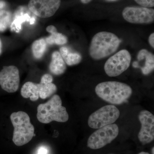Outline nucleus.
Returning <instances> with one entry per match:
<instances>
[{"label":"nucleus","mask_w":154,"mask_h":154,"mask_svg":"<svg viewBox=\"0 0 154 154\" xmlns=\"http://www.w3.org/2000/svg\"><path fill=\"white\" fill-rule=\"evenodd\" d=\"M120 112L114 105L103 106L89 116L88 124L91 128H99L113 124L119 117Z\"/></svg>","instance_id":"423d86ee"},{"label":"nucleus","mask_w":154,"mask_h":154,"mask_svg":"<svg viewBox=\"0 0 154 154\" xmlns=\"http://www.w3.org/2000/svg\"><path fill=\"white\" fill-rule=\"evenodd\" d=\"M121 41L114 33L102 31L94 35L89 48V53L92 58L102 59L116 52Z\"/></svg>","instance_id":"f03ea898"},{"label":"nucleus","mask_w":154,"mask_h":154,"mask_svg":"<svg viewBox=\"0 0 154 154\" xmlns=\"http://www.w3.org/2000/svg\"><path fill=\"white\" fill-rule=\"evenodd\" d=\"M3 5V4H2V3H0V8H2Z\"/></svg>","instance_id":"bb28decb"},{"label":"nucleus","mask_w":154,"mask_h":154,"mask_svg":"<svg viewBox=\"0 0 154 154\" xmlns=\"http://www.w3.org/2000/svg\"></svg>","instance_id":"c85d7f7f"},{"label":"nucleus","mask_w":154,"mask_h":154,"mask_svg":"<svg viewBox=\"0 0 154 154\" xmlns=\"http://www.w3.org/2000/svg\"><path fill=\"white\" fill-rule=\"evenodd\" d=\"M10 118L14 128L13 142L18 146L28 143L34 136L35 128L28 113L22 111L14 112Z\"/></svg>","instance_id":"20e7f679"},{"label":"nucleus","mask_w":154,"mask_h":154,"mask_svg":"<svg viewBox=\"0 0 154 154\" xmlns=\"http://www.w3.org/2000/svg\"><path fill=\"white\" fill-rule=\"evenodd\" d=\"M38 154H47V150L44 148H41L38 150Z\"/></svg>","instance_id":"4be33fe9"},{"label":"nucleus","mask_w":154,"mask_h":154,"mask_svg":"<svg viewBox=\"0 0 154 154\" xmlns=\"http://www.w3.org/2000/svg\"><path fill=\"white\" fill-rule=\"evenodd\" d=\"M20 84L19 69L15 66H3L0 71V86L9 93L17 92Z\"/></svg>","instance_id":"9b49d317"},{"label":"nucleus","mask_w":154,"mask_h":154,"mask_svg":"<svg viewBox=\"0 0 154 154\" xmlns=\"http://www.w3.org/2000/svg\"><path fill=\"white\" fill-rule=\"evenodd\" d=\"M140 51L146 59L145 64L143 67L141 68L142 72L144 75H149L154 70V55L146 49H143Z\"/></svg>","instance_id":"dca6fc26"},{"label":"nucleus","mask_w":154,"mask_h":154,"mask_svg":"<svg viewBox=\"0 0 154 154\" xmlns=\"http://www.w3.org/2000/svg\"><path fill=\"white\" fill-rule=\"evenodd\" d=\"M119 133L118 125L112 124L102 127L90 136L87 146L92 149H98L110 143L117 137Z\"/></svg>","instance_id":"0eeeda50"},{"label":"nucleus","mask_w":154,"mask_h":154,"mask_svg":"<svg viewBox=\"0 0 154 154\" xmlns=\"http://www.w3.org/2000/svg\"><path fill=\"white\" fill-rule=\"evenodd\" d=\"M49 69L51 72L56 75L63 74L66 70V63L59 51L53 52Z\"/></svg>","instance_id":"ddd939ff"},{"label":"nucleus","mask_w":154,"mask_h":154,"mask_svg":"<svg viewBox=\"0 0 154 154\" xmlns=\"http://www.w3.org/2000/svg\"><path fill=\"white\" fill-rule=\"evenodd\" d=\"M12 14L8 11H0V32L7 30L11 24Z\"/></svg>","instance_id":"a211bd4d"},{"label":"nucleus","mask_w":154,"mask_h":154,"mask_svg":"<svg viewBox=\"0 0 154 154\" xmlns=\"http://www.w3.org/2000/svg\"><path fill=\"white\" fill-rule=\"evenodd\" d=\"M149 42L152 48H154V33H152L149 37Z\"/></svg>","instance_id":"aec40b11"},{"label":"nucleus","mask_w":154,"mask_h":154,"mask_svg":"<svg viewBox=\"0 0 154 154\" xmlns=\"http://www.w3.org/2000/svg\"><path fill=\"white\" fill-rule=\"evenodd\" d=\"M51 75L45 74L42 77L39 84L28 82L24 84L21 90V96L25 99L30 98L33 102L39 98L45 99L54 95L57 91V88L52 83Z\"/></svg>","instance_id":"39448f33"},{"label":"nucleus","mask_w":154,"mask_h":154,"mask_svg":"<svg viewBox=\"0 0 154 154\" xmlns=\"http://www.w3.org/2000/svg\"><path fill=\"white\" fill-rule=\"evenodd\" d=\"M37 119L39 122L48 124L52 121L65 122L69 116L66 108L62 106L60 96L54 95L48 102L38 105L37 108Z\"/></svg>","instance_id":"7ed1b4c3"},{"label":"nucleus","mask_w":154,"mask_h":154,"mask_svg":"<svg viewBox=\"0 0 154 154\" xmlns=\"http://www.w3.org/2000/svg\"><path fill=\"white\" fill-rule=\"evenodd\" d=\"M152 154H154V147H153L152 149Z\"/></svg>","instance_id":"a878e982"},{"label":"nucleus","mask_w":154,"mask_h":154,"mask_svg":"<svg viewBox=\"0 0 154 154\" xmlns=\"http://www.w3.org/2000/svg\"><path fill=\"white\" fill-rule=\"evenodd\" d=\"M47 48V43L45 39L39 38L35 40L32 44V54L36 59H40L44 56Z\"/></svg>","instance_id":"2eb2a0df"},{"label":"nucleus","mask_w":154,"mask_h":154,"mask_svg":"<svg viewBox=\"0 0 154 154\" xmlns=\"http://www.w3.org/2000/svg\"><path fill=\"white\" fill-rule=\"evenodd\" d=\"M83 4H87L90 3L92 0H80Z\"/></svg>","instance_id":"5701e85b"},{"label":"nucleus","mask_w":154,"mask_h":154,"mask_svg":"<svg viewBox=\"0 0 154 154\" xmlns=\"http://www.w3.org/2000/svg\"><path fill=\"white\" fill-rule=\"evenodd\" d=\"M134 1L144 8H150L154 6V0H134Z\"/></svg>","instance_id":"6ab92c4d"},{"label":"nucleus","mask_w":154,"mask_h":154,"mask_svg":"<svg viewBox=\"0 0 154 154\" xmlns=\"http://www.w3.org/2000/svg\"><path fill=\"white\" fill-rule=\"evenodd\" d=\"M131 56L128 51L122 50L110 57L105 63L104 69L109 77L119 75L128 68Z\"/></svg>","instance_id":"6e6552de"},{"label":"nucleus","mask_w":154,"mask_h":154,"mask_svg":"<svg viewBox=\"0 0 154 154\" xmlns=\"http://www.w3.org/2000/svg\"><path fill=\"white\" fill-rule=\"evenodd\" d=\"M60 4L61 0H30L28 7L37 17L47 18L54 15Z\"/></svg>","instance_id":"9d476101"},{"label":"nucleus","mask_w":154,"mask_h":154,"mask_svg":"<svg viewBox=\"0 0 154 154\" xmlns=\"http://www.w3.org/2000/svg\"><path fill=\"white\" fill-rule=\"evenodd\" d=\"M97 96L113 105H121L127 101L132 94V88L125 83L106 82L99 83L95 88Z\"/></svg>","instance_id":"f257e3e1"},{"label":"nucleus","mask_w":154,"mask_h":154,"mask_svg":"<svg viewBox=\"0 0 154 154\" xmlns=\"http://www.w3.org/2000/svg\"><path fill=\"white\" fill-rule=\"evenodd\" d=\"M51 35L45 39L47 44L49 45H63L67 42V38L62 33H58L57 30L51 32Z\"/></svg>","instance_id":"f3484780"},{"label":"nucleus","mask_w":154,"mask_h":154,"mask_svg":"<svg viewBox=\"0 0 154 154\" xmlns=\"http://www.w3.org/2000/svg\"><path fill=\"white\" fill-rule=\"evenodd\" d=\"M106 1H108V2H113V1H116V0H106Z\"/></svg>","instance_id":"cd10ccee"},{"label":"nucleus","mask_w":154,"mask_h":154,"mask_svg":"<svg viewBox=\"0 0 154 154\" xmlns=\"http://www.w3.org/2000/svg\"><path fill=\"white\" fill-rule=\"evenodd\" d=\"M122 14L125 20L133 24H147L154 22V10L150 8L127 7Z\"/></svg>","instance_id":"1a4fd4ad"},{"label":"nucleus","mask_w":154,"mask_h":154,"mask_svg":"<svg viewBox=\"0 0 154 154\" xmlns=\"http://www.w3.org/2000/svg\"><path fill=\"white\" fill-rule=\"evenodd\" d=\"M2 52V42L1 41V39H0V55Z\"/></svg>","instance_id":"b1692460"},{"label":"nucleus","mask_w":154,"mask_h":154,"mask_svg":"<svg viewBox=\"0 0 154 154\" xmlns=\"http://www.w3.org/2000/svg\"><path fill=\"white\" fill-rule=\"evenodd\" d=\"M46 31L49 33H51V32H54V31H56V30H57V29L55 26L52 25L48 26L47 28H46Z\"/></svg>","instance_id":"412c9836"},{"label":"nucleus","mask_w":154,"mask_h":154,"mask_svg":"<svg viewBox=\"0 0 154 154\" xmlns=\"http://www.w3.org/2000/svg\"><path fill=\"white\" fill-rule=\"evenodd\" d=\"M138 118L141 127L138 137L143 145L150 143L154 139V116L149 111L142 110L140 112Z\"/></svg>","instance_id":"f8f14e48"},{"label":"nucleus","mask_w":154,"mask_h":154,"mask_svg":"<svg viewBox=\"0 0 154 154\" xmlns=\"http://www.w3.org/2000/svg\"><path fill=\"white\" fill-rule=\"evenodd\" d=\"M138 154H150L149 153L146 152H140V153H139Z\"/></svg>","instance_id":"393cba45"},{"label":"nucleus","mask_w":154,"mask_h":154,"mask_svg":"<svg viewBox=\"0 0 154 154\" xmlns=\"http://www.w3.org/2000/svg\"><path fill=\"white\" fill-rule=\"evenodd\" d=\"M60 53L66 63L70 66L78 64L82 61V55L79 53L73 52L66 46L61 48Z\"/></svg>","instance_id":"4468645a"}]
</instances>
